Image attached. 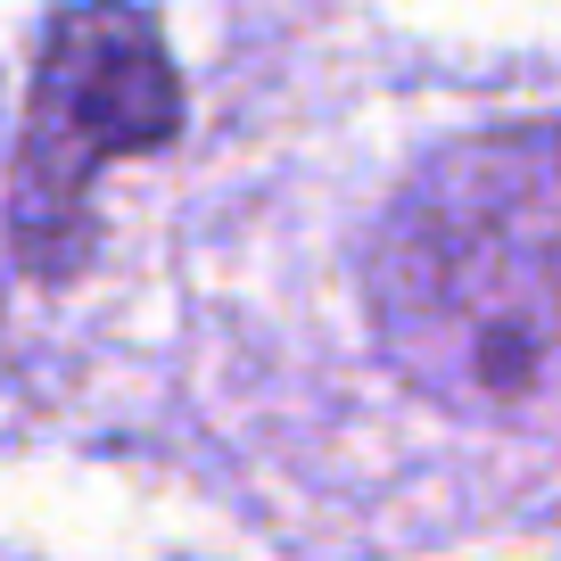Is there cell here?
Wrapping results in <instances>:
<instances>
[{"instance_id": "cell-2", "label": "cell", "mask_w": 561, "mask_h": 561, "mask_svg": "<svg viewBox=\"0 0 561 561\" xmlns=\"http://www.w3.org/2000/svg\"><path fill=\"white\" fill-rule=\"evenodd\" d=\"M182 133V75L140 0L58 9L25 100L18 165L0 198V240L34 280H75L100 240L91 182L116 158H149Z\"/></svg>"}, {"instance_id": "cell-1", "label": "cell", "mask_w": 561, "mask_h": 561, "mask_svg": "<svg viewBox=\"0 0 561 561\" xmlns=\"http://www.w3.org/2000/svg\"><path fill=\"white\" fill-rule=\"evenodd\" d=\"M364 298L413 397L561 421V116L421 158L380 215Z\"/></svg>"}]
</instances>
